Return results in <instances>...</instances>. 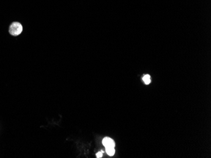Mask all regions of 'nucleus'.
<instances>
[{
  "label": "nucleus",
  "instance_id": "nucleus-1",
  "mask_svg": "<svg viewBox=\"0 0 211 158\" xmlns=\"http://www.w3.org/2000/svg\"><path fill=\"white\" fill-rule=\"evenodd\" d=\"M23 30L22 25L18 22H13L11 24L9 29V32L13 36L20 35Z\"/></svg>",
  "mask_w": 211,
  "mask_h": 158
},
{
  "label": "nucleus",
  "instance_id": "nucleus-2",
  "mask_svg": "<svg viewBox=\"0 0 211 158\" xmlns=\"http://www.w3.org/2000/svg\"><path fill=\"white\" fill-rule=\"evenodd\" d=\"M103 144L105 147H115V143L114 141L109 137H105L103 140Z\"/></svg>",
  "mask_w": 211,
  "mask_h": 158
},
{
  "label": "nucleus",
  "instance_id": "nucleus-3",
  "mask_svg": "<svg viewBox=\"0 0 211 158\" xmlns=\"http://www.w3.org/2000/svg\"><path fill=\"white\" fill-rule=\"evenodd\" d=\"M106 153L110 156H112L115 153V149L114 147H106Z\"/></svg>",
  "mask_w": 211,
  "mask_h": 158
},
{
  "label": "nucleus",
  "instance_id": "nucleus-4",
  "mask_svg": "<svg viewBox=\"0 0 211 158\" xmlns=\"http://www.w3.org/2000/svg\"><path fill=\"white\" fill-rule=\"evenodd\" d=\"M143 81H144V83L146 84V85H149L150 83L151 82V80H150V76L149 75H145L144 77H143Z\"/></svg>",
  "mask_w": 211,
  "mask_h": 158
},
{
  "label": "nucleus",
  "instance_id": "nucleus-5",
  "mask_svg": "<svg viewBox=\"0 0 211 158\" xmlns=\"http://www.w3.org/2000/svg\"><path fill=\"white\" fill-rule=\"evenodd\" d=\"M103 151H99V152H98L96 154L97 157H98V158L102 157V156H103Z\"/></svg>",
  "mask_w": 211,
  "mask_h": 158
}]
</instances>
